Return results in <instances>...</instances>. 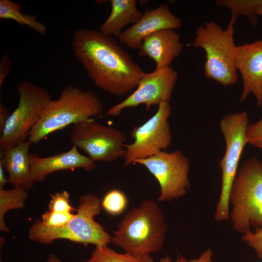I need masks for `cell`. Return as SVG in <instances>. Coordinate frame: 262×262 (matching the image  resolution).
I'll return each instance as SVG.
<instances>
[{
    "instance_id": "6da1fadb",
    "label": "cell",
    "mask_w": 262,
    "mask_h": 262,
    "mask_svg": "<svg viewBox=\"0 0 262 262\" xmlns=\"http://www.w3.org/2000/svg\"><path fill=\"white\" fill-rule=\"evenodd\" d=\"M71 46L90 79L110 94L122 96L135 89L146 73L112 36L100 31L76 30Z\"/></svg>"
},
{
    "instance_id": "7a4b0ae2",
    "label": "cell",
    "mask_w": 262,
    "mask_h": 262,
    "mask_svg": "<svg viewBox=\"0 0 262 262\" xmlns=\"http://www.w3.org/2000/svg\"><path fill=\"white\" fill-rule=\"evenodd\" d=\"M167 230L158 203L144 200L124 215L113 232L112 243L125 252L150 255L162 249Z\"/></svg>"
},
{
    "instance_id": "3957f363",
    "label": "cell",
    "mask_w": 262,
    "mask_h": 262,
    "mask_svg": "<svg viewBox=\"0 0 262 262\" xmlns=\"http://www.w3.org/2000/svg\"><path fill=\"white\" fill-rule=\"evenodd\" d=\"M103 107L92 91L72 85L64 87L56 100L51 99L30 132L28 141L37 144L47 136L71 124L101 116Z\"/></svg>"
},
{
    "instance_id": "277c9868",
    "label": "cell",
    "mask_w": 262,
    "mask_h": 262,
    "mask_svg": "<svg viewBox=\"0 0 262 262\" xmlns=\"http://www.w3.org/2000/svg\"><path fill=\"white\" fill-rule=\"evenodd\" d=\"M78 205L75 216L62 226L49 227L36 220L29 229V239L44 245L65 239L85 246H107L112 236L94 220L100 212L101 200L93 194H85L80 197Z\"/></svg>"
},
{
    "instance_id": "5b68a950",
    "label": "cell",
    "mask_w": 262,
    "mask_h": 262,
    "mask_svg": "<svg viewBox=\"0 0 262 262\" xmlns=\"http://www.w3.org/2000/svg\"><path fill=\"white\" fill-rule=\"evenodd\" d=\"M229 218L233 229L244 235L262 227V162L256 156L243 163L231 187Z\"/></svg>"
},
{
    "instance_id": "8992f818",
    "label": "cell",
    "mask_w": 262,
    "mask_h": 262,
    "mask_svg": "<svg viewBox=\"0 0 262 262\" xmlns=\"http://www.w3.org/2000/svg\"><path fill=\"white\" fill-rule=\"evenodd\" d=\"M234 32V24L231 23L224 30L214 21H207L196 29L191 44L195 48H202L206 53L205 76L224 86L235 84L238 79Z\"/></svg>"
},
{
    "instance_id": "52a82bcc",
    "label": "cell",
    "mask_w": 262,
    "mask_h": 262,
    "mask_svg": "<svg viewBox=\"0 0 262 262\" xmlns=\"http://www.w3.org/2000/svg\"><path fill=\"white\" fill-rule=\"evenodd\" d=\"M246 111L227 115L220 122V129L226 144L225 154L220 161L221 188L213 218L216 221L229 218V194L237 173L239 163L247 143L246 132L249 125Z\"/></svg>"
},
{
    "instance_id": "ba28073f",
    "label": "cell",
    "mask_w": 262,
    "mask_h": 262,
    "mask_svg": "<svg viewBox=\"0 0 262 262\" xmlns=\"http://www.w3.org/2000/svg\"><path fill=\"white\" fill-rule=\"evenodd\" d=\"M17 88L19 102L0 133V151L25 141L51 99L47 90L28 81L19 82Z\"/></svg>"
},
{
    "instance_id": "9c48e42d",
    "label": "cell",
    "mask_w": 262,
    "mask_h": 262,
    "mask_svg": "<svg viewBox=\"0 0 262 262\" xmlns=\"http://www.w3.org/2000/svg\"><path fill=\"white\" fill-rule=\"evenodd\" d=\"M125 134L91 118L73 125L70 142L94 162L110 163L124 156Z\"/></svg>"
},
{
    "instance_id": "30bf717a",
    "label": "cell",
    "mask_w": 262,
    "mask_h": 262,
    "mask_svg": "<svg viewBox=\"0 0 262 262\" xmlns=\"http://www.w3.org/2000/svg\"><path fill=\"white\" fill-rule=\"evenodd\" d=\"M145 167L157 180L160 188L158 202H169L181 197L190 187L188 173L190 163L180 150L165 151L145 159H138L134 164Z\"/></svg>"
},
{
    "instance_id": "8fae6325",
    "label": "cell",
    "mask_w": 262,
    "mask_h": 262,
    "mask_svg": "<svg viewBox=\"0 0 262 262\" xmlns=\"http://www.w3.org/2000/svg\"><path fill=\"white\" fill-rule=\"evenodd\" d=\"M171 113L169 102L161 103L157 112L131 132L133 142L125 145L124 164H133L136 160L145 159L164 151L172 143V133L168 121Z\"/></svg>"
},
{
    "instance_id": "7c38bea8",
    "label": "cell",
    "mask_w": 262,
    "mask_h": 262,
    "mask_svg": "<svg viewBox=\"0 0 262 262\" xmlns=\"http://www.w3.org/2000/svg\"><path fill=\"white\" fill-rule=\"evenodd\" d=\"M178 76L177 71L171 66L146 73L135 90L123 100L110 107L107 115L118 116L124 109L141 104H144L148 111L153 105L169 102Z\"/></svg>"
},
{
    "instance_id": "4fadbf2b",
    "label": "cell",
    "mask_w": 262,
    "mask_h": 262,
    "mask_svg": "<svg viewBox=\"0 0 262 262\" xmlns=\"http://www.w3.org/2000/svg\"><path fill=\"white\" fill-rule=\"evenodd\" d=\"M181 25V19L172 14L168 5L162 4L154 9H147L136 23L123 31L119 41L130 49L139 50L147 36L163 29L177 30Z\"/></svg>"
},
{
    "instance_id": "5bb4252c",
    "label": "cell",
    "mask_w": 262,
    "mask_h": 262,
    "mask_svg": "<svg viewBox=\"0 0 262 262\" xmlns=\"http://www.w3.org/2000/svg\"><path fill=\"white\" fill-rule=\"evenodd\" d=\"M235 66L242 76L243 87L240 101L252 94L258 107L262 105V39L237 46Z\"/></svg>"
},
{
    "instance_id": "9a60e30c",
    "label": "cell",
    "mask_w": 262,
    "mask_h": 262,
    "mask_svg": "<svg viewBox=\"0 0 262 262\" xmlns=\"http://www.w3.org/2000/svg\"><path fill=\"white\" fill-rule=\"evenodd\" d=\"M29 161L31 179L33 184L44 180L47 176L58 171L75 168L90 171L96 167L95 162L81 154L75 146L66 152L47 157H39L30 153Z\"/></svg>"
},
{
    "instance_id": "2e32d148",
    "label": "cell",
    "mask_w": 262,
    "mask_h": 262,
    "mask_svg": "<svg viewBox=\"0 0 262 262\" xmlns=\"http://www.w3.org/2000/svg\"><path fill=\"white\" fill-rule=\"evenodd\" d=\"M183 49L179 33L173 29H163L146 37L138 53L153 60L159 69L170 66Z\"/></svg>"
},
{
    "instance_id": "e0dca14e",
    "label": "cell",
    "mask_w": 262,
    "mask_h": 262,
    "mask_svg": "<svg viewBox=\"0 0 262 262\" xmlns=\"http://www.w3.org/2000/svg\"><path fill=\"white\" fill-rule=\"evenodd\" d=\"M28 140L0 151V164L8 173V182L13 188L26 190L33 186L31 179Z\"/></svg>"
},
{
    "instance_id": "ac0fdd59",
    "label": "cell",
    "mask_w": 262,
    "mask_h": 262,
    "mask_svg": "<svg viewBox=\"0 0 262 262\" xmlns=\"http://www.w3.org/2000/svg\"><path fill=\"white\" fill-rule=\"evenodd\" d=\"M111 13L99 28V31L110 36L118 37L129 24L136 23L143 14L139 11L135 0H111Z\"/></svg>"
},
{
    "instance_id": "d6986e66",
    "label": "cell",
    "mask_w": 262,
    "mask_h": 262,
    "mask_svg": "<svg viewBox=\"0 0 262 262\" xmlns=\"http://www.w3.org/2000/svg\"><path fill=\"white\" fill-rule=\"evenodd\" d=\"M21 8L18 3L9 0H0V18L13 20L22 26L26 25L38 33L45 35L47 32L45 25L37 21L35 16L21 13Z\"/></svg>"
},
{
    "instance_id": "ffe728a7",
    "label": "cell",
    "mask_w": 262,
    "mask_h": 262,
    "mask_svg": "<svg viewBox=\"0 0 262 262\" xmlns=\"http://www.w3.org/2000/svg\"><path fill=\"white\" fill-rule=\"evenodd\" d=\"M29 194L26 190L21 188H13L10 190L0 188V230L10 233L6 226L4 217L8 211L21 209L24 206Z\"/></svg>"
},
{
    "instance_id": "44dd1931",
    "label": "cell",
    "mask_w": 262,
    "mask_h": 262,
    "mask_svg": "<svg viewBox=\"0 0 262 262\" xmlns=\"http://www.w3.org/2000/svg\"><path fill=\"white\" fill-rule=\"evenodd\" d=\"M215 3L218 6L230 9L231 16L229 23L234 25L238 16L242 15L247 17L253 26H256V11L262 7V0H218Z\"/></svg>"
},
{
    "instance_id": "7402d4cb",
    "label": "cell",
    "mask_w": 262,
    "mask_h": 262,
    "mask_svg": "<svg viewBox=\"0 0 262 262\" xmlns=\"http://www.w3.org/2000/svg\"><path fill=\"white\" fill-rule=\"evenodd\" d=\"M82 262H154L150 255L118 253L107 246H96L90 257Z\"/></svg>"
},
{
    "instance_id": "603a6c76",
    "label": "cell",
    "mask_w": 262,
    "mask_h": 262,
    "mask_svg": "<svg viewBox=\"0 0 262 262\" xmlns=\"http://www.w3.org/2000/svg\"><path fill=\"white\" fill-rule=\"evenodd\" d=\"M128 200L126 194L121 190L114 189L109 191L101 200V207L108 214L116 216L126 209Z\"/></svg>"
},
{
    "instance_id": "cb8c5ba5",
    "label": "cell",
    "mask_w": 262,
    "mask_h": 262,
    "mask_svg": "<svg viewBox=\"0 0 262 262\" xmlns=\"http://www.w3.org/2000/svg\"><path fill=\"white\" fill-rule=\"evenodd\" d=\"M50 196L51 199L48 205L49 211L60 213L77 211L70 204L69 195L66 191L50 194Z\"/></svg>"
},
{
    "instance_id": "d4e9b609",
    "label": "cell",
    "mask_w": 262,
    "mask_h": 262,
    "mask_svg": "<svg viewBox=\"0 0 262 262\" xmlns=\"http://www.w3.org/2000/svg\"><path fill=\"white\" fill-rule=\"evenodd\" d=\"M75 215L72 213H60L48 210L42 215L41 221L47 227H59L67 223Z\"/></svg>"
},
{
    "instance_id": "484cf974",
    "label": "cell",
    "mask_w": 262,
    "mask_h": 262,
    "mask_svg": "<svg viewBox=\"0 0 262 262\" xmlns=\"http://www.w3.org/2000/svg\"><path fill=\"white\" fill-rule=\"evenodd\" d=\"M246 138L247 144L262 149V118L258 121L248 125Z\"/></svg>"
},
{
    "instance_id": "4316f807",
    "label": "cell",
    "mask_w": 262,
    "mask_h": 262,
    "mask_svg": "<svg viewBox=\"0 0 262 262\" xmlns=\"http://www.w3.org/2000/svg\"><path fill=\"white\" fill-rule=\"evenodd\" d=\"M242 240L254 250L259 258L262 259V227L243 235Z\"/></svg>"
},
{
    "instance_id": "83f0119b",
    "label": "cell",
    "mask_w": 262,
    "mask_h": 262,
    "mask_svg": "<svg viewBox=\"0 0 262 262\" xmlns=\"http://www.w3.org/2000/svg\"><path fill=\"white\" fill-rule=\"evenodd\" d=\"M11 68V63L7 54H4L0 64V87Z\"/></svg>"
},
{
    "instance_id": "f1b7e54d",
    "label": "cell",
    "mask_w": 262,
    "mask_h": 262,
    "mask_svg": "<svg viewBox=\"0 0 262 262\" xmlns=\"http://www.w3.org/2000/svg\"><path fill=\"white\" fill-rule=\"evenodd\" d=\"M213 255V252L212 249L208 248L200 254L198 258L187 260L186 262H214L212 259Z\"/></svg>"
},
{
    "instance_id": "f546056e",
    "label": "cell",
    "mask_w": 262,
    "mask_h": 262,
    "mask_svg": "<svg viewBox=\"0 0 262 262\" xmlns=\"http://www.w3.org/2000/svg\"><path fill=\"white\" fill-rule=\"evenodd\" d=\"M10 114L7 108L0 104V133L2 131Z\"/></svg>"
},
{
    "instance_id": "4dcf8cb0",
    "label": "cell",
    "mask_w": 262,
    "mask_h": 262,
    "mask_svg": "<svg viewBox=\"0 0 262 262\" xmlns=\"http://www.w3.org/2000/svg\"><path fill=\"white\" fill-rule=\"evenodd\" d=\"M4 169L0 164V188H3L4 185L8 182L7 178H6L4 174Z\"/></svg>"
},
{
    "instance_id": "1f68e13d",
    "label": "cell",
    "mask_w": 262,
    "mask_h": 262,
    "mask_svg": "<svg viewBox=\"0 0 262 262\" xmlns=\"http://www.w3.org/2000/svg\"><path fill=\"white\" fill-rule=\"evenodd\" d=\"M187 261L186 259L182 256H178L174 262H186ZM159 262H172L171 259L168 256H165L164 258H162Z\"/></svg>"
},
{
    "instance_id": "d6a6232c",
    "label": "cell",
    "mask_w": 262,
    "mask_h": 262,
    "mask_svg": "<svg viewBox=\"0 0 262 262\" xmlns=\"http://www.w3.org/2000/svg\"><path fill=\"white\" fill-rule=\"evenodd\" d=\"M47 262H62L54 254H50L49 255Z\"/></svg>"
},
{
    "instance_id": "836d02e7",
    "label": "cell",
    "mask_w": 262,
    "mask_h": 262,
    "mask_svg": "<svg viewBox=\"0 0 262 262\" xmlns=\"http://www.w3.org/2000/svg\"><path fill=\"white\" fill-rule=\"evenodd\" d=\"M256 14L257 16L262 15V7L258 8L256 11Z\"/></svg>"
},
{
    "instance_id": "e575fe53",
    "label": "cell",
    "mask_w": 262,
    "mask_h": 262,
    "mask_svg": "<svg viewBox=\"0 0 262 262\" xmlns=\"http://www.w3.org/2000/svg\"><path fill=\"white\" fill-rule=\"evenodd\" d=\"M0 262H1V261H0Z\"/></svg>"
}]
</instances>
